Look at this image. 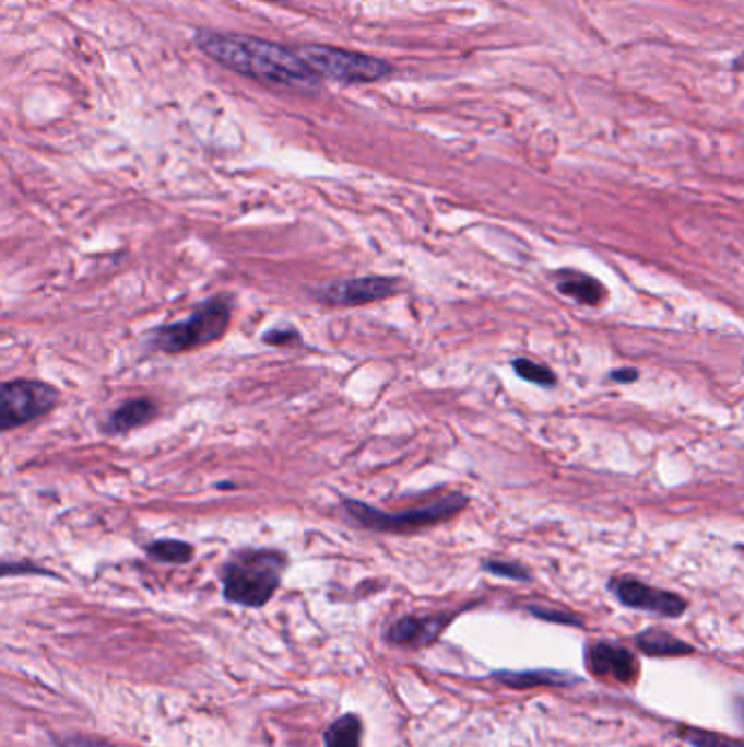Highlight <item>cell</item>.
<instances>
[{
    "label": "cell",
    "instance_id": "obj_6",
    "mask_svg": "<svg viewBox=\"0 0 744 747\" xmlns=\"http://www.w3.org/2000/svg\"><path fill=\"white\" fill-rule=\"evenodd\" d=\"M59 405V389L33 378L7 381L0 387V429L4 433L48 416Z\"/></svg>",
    "mask_w": 744,
    "mask_h": 747
},
{
    "label": "cell",
    "instance_id": "obj_9",
    "mask_svg": "<svg viewBox=\"0 0 744 747\" xmlns=\"http://www.w3.org/2000/svg\"><path fill=\"white\" fill-rule=\"evenodd\" d=\"M586 663L594 678L616 685H634L640 676L636 656L616 643L599 641L590 643L586 650Z\"/></svg>",
    "mask_w": 744,
    "mask_h": 747
},
{
    "label": "cell",
    "instance_id": "obj_27",
    "mask_svg": "<svg viewBox=\"0 0 744 747\" xmlns=\"http://www.w3.org/2000/svg\"><path fill=\"white\" fill-rule=\"evenodd\" d=\"M264 2H273V4H288L291 0H264Z\"/></svg>",
    "mask_w": 744,
    "mask_h": 747
},
{
    "label": "cell",
    "instance_id": "obj_23",
    "mask_svg": "<svg viewBox=\"0 0 744 747\" xmlns=\"http://www.w3.org/2000/svg\"><path fill=\"white\" fill-rule=\"evenodd\" d=\"M22 573H37V575H50L48 571L39 569L37 564H13V562H4L2 564V575H22Z\"/></svg>",
    "mask_w": 744,
    "mask_h": 747
},
{
    "label": "cell",
    "instance_id": "obj_26",
    "mask_svg": "<svg viewBox=\"0 0 744 747\" xmlns=\"http://www.w3.org/2000/svg\"><path fill=\"white\" fill-rule=\"evenodd\" d=\"M732 70H736V72H744V52L743 55H739V57L732 61Z\"/></svg>",
    "mask_w": 744,
    "mask_h": 747
},
{
    "label": "cell",
    "instance_id": "obj_22",
    "mask_svg": "<svg viewBox=\"0 0 744 747\" xmlns=\"http://www.w3.org/2000/svg\"><path fill=\"white\" fill-rule=\"evenodd\" d=\"M57 747H114L103 739L94 737H83V735H70L63 739H57Z\"/></svg>",
    "mask_w": 744,
    "mask_h": 747
},
{
    "label": "cell",
    "instance_id": "obj_17",
    "mask_svg": "<svg viewBox=\"0 0 744 747\" xmlns=\"http://www.w3.org/2000/svg\"><path fill=\"white\" fill-rule=\"evenodd\" d=\"M513 370L520 378L529 381V383H535V385H542V387H553L557 383L555 378V372L535 363V361H529V359H516L513 361Z\"/></svg>",
    "mask_w": 744,
    "mask_h": 747
},
{
    "label": "cell",
    "instance_id": "obj_1",
    "mask_svg": "<svg viewBox=\"0 0 744 747\" xmlns=\"http://www.w3.org/2000/svg\"><path fill=\"white\" fill-rule=\"evenodd\" d=\"M194 44L227 70L264 85L302 94H315L321 85V77L302 59L299 50L277 42L201 28L194 33Z\"/></svg>",
    "mask_w": 744,
    "mask_h": 747
},
{
    "label": "cell",
    "instance_id": "obj_28",
    "mask_svg": "<svg viewBox=\"0 0 744 747\" xmlns=\"http://www.w3.org/2000/svg\"><path fill=\"white\" fill-rule=\"evenodd\" d=\"M741 549H743V551H744V547H741Z\"/></svg>",
    "mask_w": 744,
    "mask_h": 747
},
{
    "label": "cell",
    "instance_id": "obj_19",
    "mask_svg": "<svg viewBox=\"0 0 744 747\" xmlns=\"http://www.w3.org/2000/svg\"><path fill=\"white\" fill-rule=\"evenodd\" d=\"M483 569L496 577H505V580H516V582H529L531 573L518 564V562H505V560H487L483 562Z\"/></svg>",
    "mask_w": 744,
    "mask_h": 747
},
{
    "label": "cell",
    "instance_id": "obj_11",
    "mask_svg": "<svg viewBox=\"0 0 744 747\" xmlns=\"http://www.w3.org/2000/svg\"><path fill=\"white\" fill-rule=\"evenodd\" d=\"M157 416V405L151 398H131L118 405L103 422V433L120 435L146 427Z\"/></svg>",
    "mask_w": 744,
    "mask_h": 747
},
{
    "label": "cell",
    "instance_id": "obj_15",
    "mask_svg": "<svg viewBox=\"0 0 744 747\" xmlns=\"http://www.w3.org/2000/svg\"><path fill=\"white\" fill-rule=\"evenodd\" d=\"M361 742H363V722L354 713L339 717L326 731V747H361Z\"/></svg>",
    "mask_w": 744,
    "mask_h": 747
},
{
    "label": "cell",
    "instance_id": "obj_13",
    "mask_svg": "<svg viewBox=\"0 0 744 747\" xmlns=\"http://www.w3.org/2000/svg\"><path fill=\"white\" fill-rule=\"evenodd\" d=\"M636 645L642 654L651 658H677V656H690L695 654V647L686 641L662 632V630H647L636 639Z\"/></svg>",
    "mask_w": 744,
    "mask_h": 747
},
{
    "label": "cell",
    "instance_id": "obj_10",
    "mask_svg": "<svg viewBox=\"0 0 744 747\" xmlns=\"http://www.w3.org/2000/svg\"><path fill=\"white\" fill-rule=\"evenodd\" d=\"M454 615H409L398 619L389 632H387V641L391 645L404 647V650H422L433 645L444 630L448 628V623L452 621Z\"/></svg>",
    "mask_w": 744,
    "mask_h": 747
},
{
    "label": "cell",
    "instance_id": "obj_25",
    "mask_svg": "<svg viewBox=\"0 0 744 747\" xmlns=\"http://www.w3.org/2000/svg\"><path fill=\"white\" fill-rule=\"evenodd\" d=\"M734 709H736L739 722H741V726L744 728V698H736V702H734Z\"/></svg>",
    "mask_w": 744,
    "mask_h": 747
},
{
    "label": "cell",
    "instance_id": "obj_24",
    "mask_svg": "<svg viewBox=\"0 0 744 747\" xmlns=\"http://www.w3.org/2000/svg\"><path fill=\"white\" fill-rule=\"evenodd\" d=\"M638 370H614L612 374H610V378L612 381H616V383H634V381H638Z\"/></svg>",
    "mask_w": 744,
    "mask_h": 747
},
{
    "label": "cell",
    "instance_id": "obj_18",
    "mask_svg": "<svg viewBox=\"0 0 744 747\" xmlns=\"http://www.w3.org/2000/svg\"><path fill=\"white\" fill-rule=\"evenodd\" d=\"M680 737L695 747H744L741 742H734L730 737H721L717 733L701 731V728H682Z\"/></svg>",
    "mask_w": 744,
    "mask_h": 747
},
{
    "label": "cell",
    "instance_id": "obj_4",
    "mask_svg": "<svg viewBox=\"0 0 744 747\" xmlns=\"http://www.w3.org/2000/svg\"><path fill=\"white\" fill-rule=\"evenodd\" d=\"M234 313V297L219 293L203 300L186 319L160 326L151 339V350L162 354H184L203 346L216 343L229 328Z\"/></svg>",
    "mask_w": 744,
    "mask_h": 747
},
{
    "label": "cell",
    "instance_id": "obj_2",
    "mask_svg": "<svg viewBox=\"0 0 744 747\" xmlns=\"http://www.w3.org/2000/svg\"><path fill=\"white\" fill-rule=\"evenodd\" d=\"M286 567L288 558L277 549L234 551L221 569L225 602L243 608H264L275 597Z\"/></svg>",
    "mask_w": 744,
    "mask_h": 747
},
{
    "label": "cell",
    "instance_id": "obj_8",
    "mask_svg": "<svg viewBox=\"0 0 744 747\" xmlns=\"http://www.w3.org/2000/svg\"><path fill=\"white\" fill-rule=\"evenodd\" d=\"M610 588L623 606L634 610H645L669 619L684 617L688 610V602L677 593L653 588L634 577H616L610 582Z\"/></svg>",
    "mask_w": 744,
    "mask_h": 747
},
{
    "label": "cell",
    "instance_id": "obj_7",
    "mask_svg": "<svg viewBox=\"0 0 744 747\" xmlns=\"http://www.w3.org/2000/svg\"><path fill=\"white\" fill-rule=\"evenodd\" d=\"M400 289L402 280L395 276H358L310 289V295L326 306H365L387 300Z\"/></svg>",
    "mask_w": 744,
    "mask_h": 747
},
{
    "label": "cell",
    "instance_id": "obj_20",
    "mask_svg": "<svg viewBox=\"0 0 744 747\" xmlns=\"http://www.w3.org/2000/svg\"><path fill=\"white\" fill-rule=\"evenodd\" d=\"M531 615H535L542 621H551V623H562V626H572V628H583L581 617L568 612V610H551V608H531Z\"/></svg>",
    "mask_w": 744,
    "mask_h": 747
},
{
    "label": "cell",
    "instance_id": "obj_21",
    "mask_svg": "<svg viewBox=\"0 0 744 747\" xmlns=\"http://www.w3.org/2000/svg\"><path fill=\"white\" fill-rule=\"evenodd\" d=\"M262 341L269 343V346H277V348H286V346H297L302 341L299 332L291 326H277V328H271L262 335Z\"/></svg>",
    "mask_w": 744,
    "mask_h": 747
},
{
    "label": "cell",
    "instance_id": "obj_14",
    "mask_svg": "<svg viewBox=\"0 0 744 747\" xmlns=\"http://www.w3.org/2000/svg\"><path fill=\"white\" fill-rule=\"evenodd\" d=\"M496 680L511 689H533V687H566L577 685L579 678L562 672H498Z\"/></svg>",
    "mask_w": 744,
    "mask_h": 747
},
{
    "label": "cell",
    "instance_id": "obj_5",
    "mask_svg": "<svg viewBox=\"0 0 744 747\" xmlns=\"http://www.w3.org/2000/svg\"><path fill=\"white\" fill-rule=\"evenodd\" d=\"M302 59L321 77L345 85L376 83L393 74V66L387 59L328 46V44H304L297 48Z\"/></svg>",
    "mask_w": 744,
    "mask_h": 747
},
{
    "label": "cell",
    "instance_id": "obj_12",
    "mask_svg": "<svg viewBox=\"0 0 744 747\" xmlns=\"http://www.w3.org/2000/svg\"><path fill=\"white\" fill-rule=\"evenodd\" d=\"M555 280H557V289L564 295L577 300L579 304L599 306L607 297L605 287L597 278L581 273L577 269H562L555 273Z\"/></svg>",
    "mask_w": 744,
    "mask_h": 747
},
{
    "label": "cell",
    "instance_id": "obj_16",
    "mask_svg": "<svg viewBox=\"0 0 744 747\" xmlns=\"http://www.w3.org/2000/svg\"><path fill=\"white\" fill-rule=\"evenodd\" d=\"M146 556L160 564L181 567L194 558V549H192V545H188L184 540L164 538V540H155V542L146 545Z\"/></svg>",
    "mask_w": 744,
    "mask_h": 747
},
{
    "label": "cell",
    "instance_id": "obj_3",
    "mask_svg": "<svg viewBox=\"0 0 744 747\" xmlns=\"http://www.w3.org/2000/svg\"><path fill=\"white\" fill-rule=\"evenodd\" d=\"M470 499L461 492L444 494L437 501L415 505L404 512H382L374 505H367L356 499H343L341 507L345 516L369 532L376 534H417L422 529L441 525L454 516H459L468 507Z\"/></svg>",
    "mask_w": 744,
    "mask_h": 747
}]
</instances>
